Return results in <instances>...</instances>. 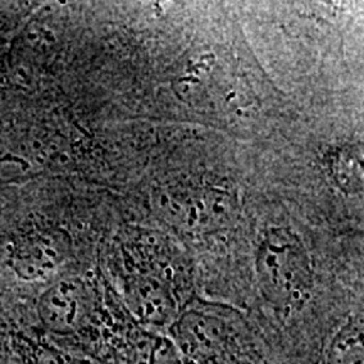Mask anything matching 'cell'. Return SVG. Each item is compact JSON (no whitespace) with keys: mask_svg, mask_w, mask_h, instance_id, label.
Returning a JSON list of instances; mask_svg holds the SVG:
<instances>
[{"mask_svg":"<svg viewBox=\"0 0 364 364\" xmlns=\"http://www.w3.org/2000/svg\"><path fill=\"white\" fill-rule=\"evenodd\" d=\"M329 364H363L361 327L348 326L332 343Z\"/></svg>","mask_w":364,"mask_h":364,"instance_id":"cell-5","label":"cell"},{"mask_svg":"<svg viewBox=\"0 0 364 364\" xmlns=\"http://www.w3.org/2000/svg\"><path fill=\"white\" fill-rule=\"evenodd\" d=\"M132 307L136 316L152 324H162L172 316V300L161 287L140 285L132 292Z\"/></svg>","mask_w":364,"mask_h":364,"instance_id":"cell-4","label":"cell"},{"mask_svg":"<svg viewBox=\"0 0 364 364\" xmlns=\"http://www.w3.org/2000/svg\"><path fill=\"white\" fill-rule=\"evenodd\" d=\"M39 311L49 329L70 332L83 317V294L75 284H59L41 299Z\"/></svg>","mask_w":364,"mask_h":364,"instance_id":"cell-2","label":"cell"},{"mask_svg":"<svg viewBox=\"0 0 364 364\" xmlns=\"http://www.w3.org/2000/svg\"><path fill=\"white\" fill-rule=\"evenodd\" d=\"M38 364H86L80 359L68 356V354L58 353V351H44L41 356L38 358Z\"/></svg>","mask_w":364,"mask_h":364,"instance_id":"cell-6","label":"cell"},{"mask_svg":"<svg viewBox=\"0 0 364 364\" xmlns=\"http://www.w3.org/2000/svg\"><path fill=\"white\" fill-rule=\"evenodd\" d=\"M63 257L61 240L56 236L39 235L31 238L24 247L19 248L17 258L24 265L19 267V272L31 275L29 279H39V275L51 272Z\"/></svg>","mask_w":364,"mask_h":364,"instance_id":"cell-3","label":"cell"},{"mask_svg":"<svg viewBox=\"0 0 364 364\" xmlns=\"http://www.w3.org/2000/svg\"><path fill=\"white\" fill-rule=\"evenodd\" d=\"M260 275L268 299L280 306L302 302L311 289L306 253L292 243H270L262 248Z\"/></svg>","mask_w":364,"mask_h":364,"instance_id":"cell-1","label":"cell"}]
</instances>
